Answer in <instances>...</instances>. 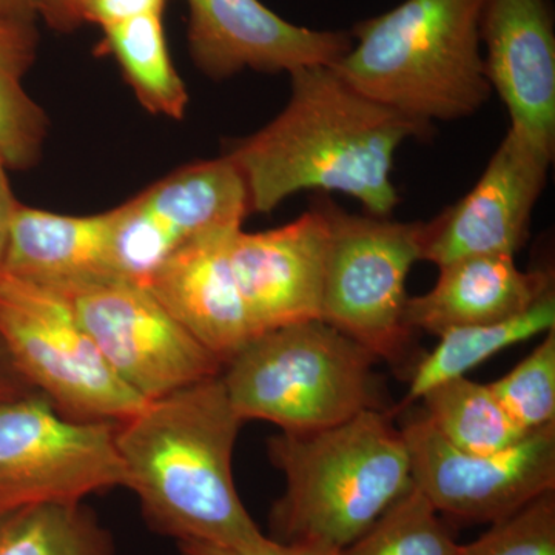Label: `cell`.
I'll use <instances>...</instances> for the list:
<instances>
[{"label":"cell","instance_id":"obj_1","mask_svg":"<svg viewBox=\"0 0 555 555\" xmlns=\"http://www.w3.org/2000/svg\"><path fill=\"white\" fill-rule=\"evenodd\" d=\"M291 96L275 119L230 141L224 155L246 179L251 214H270L295 193L339 192L374 217L400 203L392 181L397 150L433 127L383 107L331 65L291 73Z\"/></svg>","mask_w":555,"mask_h":555},{"label":"cell","instance_id":"obj_2","mask_svg":"<svg viewBox=\"0 0 555 555\" xmlns=\"http://www.w3.org/2000/svg\"><path fill=\"white\" fill-rule=\"evenodd\" d=\"M243 420L221 375L147 401L116 423L126 488L159 534L179 543L254 551L262 534L236 491L232 456Z\"/></svg>","mask_w":555,"mask_h":555},{"label":"cell","instance_id":"obj_3","mask_svg":"<svg viewBox=\"0 0 555 555\" xmlns=\"http://www.w3.org/2000/svg\"><path fill=\"white\" fill-rule=\"evenodd\" d=\"M269 455L286 477L270 517L281 543L345 553L414 486L406 440L382 409L326 429L281 433Z\"/></svg>","mask_w":555,"mask_h":555},{"label":"cell","instance_id":"obj_4","mask_svg":"<svg viewBox=\"0 0 555 555\" xmlns=\"http://www.w3.org/2000/svg\"><path fill=\"white\" fill-rule=\"evenodd\" d=\"M485 0H404L360 22L331 65L352 89L433 127L476 115L491 96L480 22Z\"/></svg>","mask_w":555,"mask_h":555},{"label":"cell","instance_id":"obj_5","mask_svg":"<svg viewBox=\"0 0 555 555\" xmlns=\"http://www.w3.org/2000/svg\"><path fill=\"white\" fill-rule=\"evenodd\" d=\"M377 361L326 321L310 320L258 335L230 358L221 378L243 422L312 433L382 409Z\"/></svg>","mask_w":555,"mask_h":555},{"label":"cell","instance_id":"obj_6","mask_svg":"<svg viewBox=\"0 0 555 555\" xmlns=\"http://www.w3.org/2000/svg\"><path fill=\"white\" fill-rule=\"evenodd\" d=\"M317 206L327 230L321 320L378 360H400L414 334L406 280L422 259L425 222L347 214L331 199Z\"/></svg>","mask_w":555,"mask_h":555},{"label":"cell","instance_id":"obj_7","mask_svg":"<svg viewBox=\"0 0 555 555\" xmlns=\"http://www.w3.org/2000/svg\"><path fill=\"white\" fill-rule=\"evenodd\" d=\"M0 339L25 382L72 418L122 423L147 403L108 366L61 292L0 275Z\"/></svg>","mask_w":555,"mask_h":555},{"label":"cell","instance_id":"obj_8","mask_svg":"<svg viewBox=\"0 0 555 555\" xmlns=\"http://www.w3.org/2000/svg\"><path fill=\"white\" fill-rule=\"evenodd\" d=\"M115 429L65 415L38 390L0 401V514L126 486Z\"/></svg>","mask_w":555,"mask_h":555},{"label":"cell","instance_id":"obj_9","mask_svg":"<svg viewBox=\"0 0 555 555\" xmlns=\"http://www.w3.org/2000/svg\"><path fill=\"white\" fill-rule=\"evenodd\" d=\"M61 294L108 366L145 401L221 375L222 361L149 287L105 278Z\"/></svg>","mask_w":555,"mask_h":555},{"label":"cell","instance_id":"obj_10","mask_svg":"<svg viewBox=\"0 0 555 555\" xmlns=\"http://www.w3.org/2000/svg\"><path fill=\"white\" fill-rule=\"evenodd\" d=\"M414 486L440 516L492 524L555 491V423L494 454L460 451L425 415L401 429Z\"/></svg>","mask_w":555,"mask_h":555},{"label":"cell","instance_id":"obj_11","mask_svg":"<svg viewBox=\"0 0 555 555\" xmlns=\"http://www.w3.org/2000/svg\"><path fill=\"white\" fill-rule=\"evenodd\" d=\"M553 159L554 155L509 127L474 189L425 224L422 259L441 268L480 255L514 257L528 238Z\"/></svg>","mask_w":555,"mask_h":555},{"label":"cell","instance_id":"obj_12","mask_svg":"<svg viewBox=\"0 0 555 555\" xmlns=\"http://www.w3.org/2000/svg\"><path fill=\"white\" fill-rule=\"evenodd\" d=\"M185 2L189 53L210 79H229L247 68L291 75L313 65H334L352 47L349 33L299 27L259 0Z\"/></svg>","mask_w":555,"mask_h":555},{"label":"cell","instance_id":"obj_13","mask_svg":"<svg viewBox=\"0 0 555 555\" xmlns=\"http://www.w3.org/2000/svg\"><path fill=\"white\" fill-rule=\"evenodd\" d=\"M326 235L317 204L283 228L233 233L230 262L257 335L321 320Z\"/></svg>","mask_w":555,"mask_h":555},{"label":"cell","instance_id":"obj_14","mask_svg":"<svg viewBox=\"0 0 555 555\" xmlns=\"http://www.w3.org/2000/svg\"><path fill=\"white\" fill-rule=\"evenodd\" d=\"M486 78L513 129L555 152V31L547 0H485L480 22Z\"/></svg>","mask_w":555,"mask_h":555},{"label":"cell","instance_id":"obj_15","mask_svg":"<svg viewBox=\"0 0 555 555\" xmlns=\"http://www.w3.org/2000/svg\"><path fill=\"white\" fill-rule=\"evenodd\" d=\"M236 230L190 241L149 286L164 308L222 364L258 337L230 262V241Z\"/></svg>","mask_w":555,"mask_h":555},{"label":"cell","instance_id":"obj_16","mask_svg":"<svg viewBox=\"0 0 555 555\" xmlns=\"http://www.w3.org/2000/svg\"><path fill=\"white\" fill-rule=\"evenodd\" d=\"M553 286V273L524 272L509 255H480L441 266L436 286L409 297L406 324L440 337L449 328L500 323L531 309Z\"/></svg>","mask_w":555,"mask_h":555},{"label":"cell","instance_id":"obj_17","mask_svg":"<svg viewBox=\"0 0 555 555\" xmlns=\"http://www.w3.org/2000/svg\"><path fill=\"white\" fill-rule=\"evenodd\" d=\"M109 228L112 210L78 217L20 203L2 275L57 292L115 278L109 268Z\"/></svg>","mask_w":555,"mask_h":555},{"label":"cell","instance_id":"obj_18","mask_svg":"<svg viewBox=\"0 0 555 555\" xmlns=\"http://www.w3.org/2000/svg\"><path fill=\"white\" fill-rule=\"evenodd\" d=\"M139 198L182 246L222 230L241 229L251 214L246 179L228 155L171 171L139 193Z\"/></svg>","mask_w":555,"mask_h":555},{"label":"cell","instance_id":"obj_19","mask_svg":"<svg viewBox=\"0 0 555 555\" xmlns=\"http://www.w3.org/2000/svg\"><path fill=\"white\" fill-rule=\"evenodd\" d=\"M38 46L36 24L0 16V156L11 171L35 167L49 137L46 112L25 90Z\"/></svg>","mask_w":555,"mask_h":555},{"label":"cell","instance_id":"obj_20","mask_svg":"<svg viewBox=\"0 0 555 555\" xmlns=\"http://www.w3.org/2000/svg\"><path fill=\"white\" fill-rule=\"evenodd\" d=\"M102 33L101 53L118 62L139 104L152 115L184 119L189 93L171 61L164 13L122 22Z\"/></svg>","mask_w":555,"mask_h":555},{"label":"cell","instance_id":"obj_21","mask_svg":"<svg viewBox=\"0 0 555 555\" xmlns=\"http://www.w3.org/2000/svg\"><path fill=\"white\" fill-rule=\"evenodd\" d=\"M555 328L554 288L546 292L531 309L500 323L449 328L440 343L427 353L409 385L406 403L420 400L427 390L448 379L466 377L470 369L502 352Z\"/></svg>","mask_w":555,"mask_h":555},{"label":"cell","instance_id":"obj_22","mask_svg":"<svg viewBox=\"0 0 555 555\" xmlns=\"http://www.w3.org/2000/svg\"><path fill=\"white\" fill-rule=\"evenodd\" d=\"M426 418L460 451L494 454L526 436L491 385L467 377L448 379L427 390Z\"/></svg>","mask_w":555,"mask_h":555},{"label":"cell","instance_id":"obj_23","mask_svg":"<svg viewBox=\"0 0 555 555\" xmlns=\"http://www.w3.org/2000/svg\"><path fill=\"white\" fill-rule=\"evenodd\" d=\"M0 555H115V543L83 503L0 514Z\"/></svg>","mask_w":555,"mask_h":555},{"label":"cell","instance_id":"obj_24","mask_svg":"<svg viewBox=\"0 0 555 555\" xmlns=\"http://www.w3.org/2000/svg\"><path fill=\"white\" fill-rule=\"evenodd\" d=\"M462 550L436 507L412 486L345 555H462Z\"/></svg>","mask_w":555,"mask_h":555},{"label":"cell","instance_id":"obj_25","mask_svg":"<svg viewBox=\"0 0 555 555\" xmlns=\"http://www.w3.org/2000/svg\"><path fill=\"white\" fill-rule=\"evenodd\" d=\"M182 247L139 195L112 208L109 268L113 275L149 287L153 278Z\"/></svg>","mask_w":555,"mask_h":555},{"label":"cell","instance_id":"obj_26","mask_svg":"<svg viewBox=\"0 0 555 555\" xmlns=\"http://www.w3.org/2000/svg\"><path fill=\"white\" fill-rule=\"evenodd\" d=\"M495 396L525 433L555 423V328L505 377L491 383Z\"/></svg>","mask_w":555,"mask_h":555},{"label":"cell","instance_id":"obj_27","mask_svg":"<svg viewBox=\"0 0 555 555\" xmlns=\"http://www.w3.org/2000/svg\"><path fill=\"white\" fill-rule=\"evenodd\" d=\"M489 525L462 555H555V491Z\"/></svg>","mask_w":555,"mask_h":555},{"label":"cell","instance_id":"obj_28","mask_svg":"<svg viewBox=\"0 0 555 555\" xmlns=\"http://www.w3.org/2000/svg\"><path fill=\"white\" fill-rule=\"evenodd\" d=\"M170 0H82L80 21L82 24L98 25L101 30L122 24V22L166 13Z\"/></svg>","mask_w":555,"mask_h":555},{"label":"cell","instance_id":"obj_29","mask_svg":"<svg viewBox=\"0 0 555 555\" xmlns=\"http://www.w3.org/2000/svg\"><path fill=\"white\" fill-rule=\"evenodd\" d=\"M181 555H345L341 551L327 547L298 545V543H281L269 539L259 550L240 551L232 547L206 545V543H179Z\"/></svg>","mask_w":555,"mask_h":555},{"label":"cell","instance_id":"obj_30","mask_svg":"<svg viewBox=\"0 0 555 555\" xmlns=\"http://www.w3.org/2000/svg\"><path fill=\"white\" fill-rule=\"evenodd\" d=\"M82 0H40L39 20L47 22L50 28L69 33L82 25L80 21Z\"/></svg>","mask_w":555,"mask_h":555},{"label":"cell","instance_id":"obj_31","mask_svg":"<svg viewBox=\"0 0 555 555\" xmlns=\"http://www.w3.org/2000/svg\"><path fill=\"white\" fill-rule=\"evenodd\" d=\"M9 166L0 156V275H2L3 258H5L7 243H9L11 221L20 201L11 190Z\"/></svg>","mask_w":555,"mask_h":555},{"label":"cell","instance_id":"obj_32","mask_svg":"<svg viewBox=\"0 0 555 555\" xmlns=\"http://www.w3.org/2000/svg\"><path fill=\"white\" fill-rule=\"evenodd\" d=\"M33 390L35 389L25 382V378L14 366L2 339H0V401L24 396V393L33 392Z\"/></svg>","mask_w":555,"mask_h":555},{"label":"cell","instance_id":"obj_33","mask_svg":"<svg viewBox=\"0 0 555 555\" xmlns=\"http://www.w3.org/2000/svg\"><path fill=\"white\" fill-rule=\"evenodd\" d=\"M39 10L40 0H0V16L9 20L36 24Z\"/></svg>","mask_w":555,"mask_h":555}]
</instances>
